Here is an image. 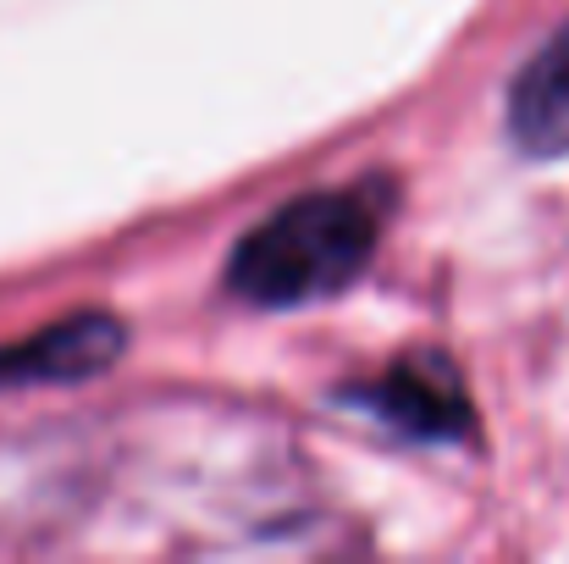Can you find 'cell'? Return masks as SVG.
Returning a JSON list of instances; mask_svg holds the SVG:
<instances>
[{"instance_id":"obj_1","label":"cell","mask_w":569,"mask_h":564,"mask_svg":"<svg viewBox=\"0 0 569 564\" xmlns=\"http://www.w3.org/2000/svg\"><path fill=\"white\" fill-rule=\"evenodd\" d=\"M392 210V184L366 178L288 199L260 227H249L227 260V288L260 310H293L343 294L377 255Z\"/></svg>"},{"instance_id":"obj_2","label":"cell","mask_w":569,"mask_h":564,"mask_svg":"<svg viewBox=\"0 0 569 564\" xmlns=\"http://www.w3.org/2000/svg\"><path fill=\"white\" fill-rule=\"evenodd\" d=\"M355 398L392 432L420 437V443H448V437H465L476 426L465 382L442 355H409L371 382H360Z\"/></svg>"},{"instance_id":"obj_3","label":"cell","mask_w":569,"mask_h":564,"mask_svg":"<svg viewBox=\"0 0 569 564\" xmlns=\"http://www.w3.org/2000/svg\"><path fill=\"white\" fill-rule=\"evenodd\" d=\"M128 333L117 316L106 310H78L44 333H33L28 344H11L0 349V387H17V382H83V376H100L106 366H117Z\"/></svg>"},{"instance_id":"obj_4","label":"cell","mask_w":569,"mask_h":564,"mask_svg":"<svg viewBox=\"0 0 569 564\" xmlns=\"http://www.w3.org/2000/svg\"><path fill=\"white\" fill-rule=\"evenodd\" d=\"M509 133L526 156H569V28H559L509 89Z\"/></svg>"}]
</instances>
